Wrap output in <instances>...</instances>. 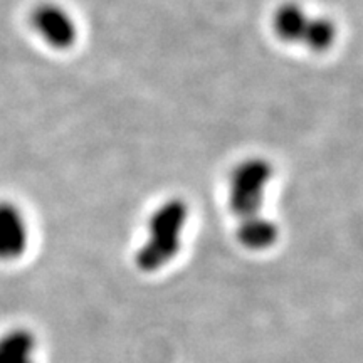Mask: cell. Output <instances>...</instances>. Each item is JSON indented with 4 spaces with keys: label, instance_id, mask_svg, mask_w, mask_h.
<instances>
[{
    "label": "cell",
    "instance_id": "obj_1",
    "mask_svg": "<svg viewBox=\"0 0 363 363\" xmlns=\"http://www.w3.org/2000/svg\"><path fill=\"white\" fill-rule=\"evenodd\" d=\"M189 222V206L182 199H169L152 212L147 235L135 254L138 269L157 272L179 256Z\"/></svg>",
    "mask_w": 363,
    "mask_h": 363
},
{
    "label": "cell",
    "instance_id": "obj_2",
    "mask_svg": "<svg viewBox=\"0 0 363 363\" xmlns=\"http://www.w3.org/2000/svg\"><path fill=\"white\" fill-rule=\"evenodd\" d=\"M272 177H274V169L266 158H246L234 167L229 177L227 202L235 219L242 220L262 214L266 190Z\"/></svg>",
    "mask_w": 363,
    "mask_h": 363
},
{
    "label": "cell",
    "instance_id": "obj_3",
    "mask_svg": "<svg viewBox=\"0 0 363 363\" xmlns=\"http://www.w3.org/2000/svg\"><path fill=\"white\" fill-rule=\"evenodd\" d=\"M30 27L45 45L66 51L78 43L79 29L74 16L57 2H39L30 11Z\"/></svg>",
    "mask_w": 363,
    "mask_h": 363
},
{
    "label": "cell",
    "instance_id": "obj_4",
    "mask_svg": "<svg viewBox=\"0 0 363 363\" xmlns=\"http://www.w3.org/2000/svg\"><path fill=\"white\" fill-rule=\"evenodd\" d=\"M30 242V227L19 203L0 201V261L21 259Z\"/></svg>",
    "mask_w": 363,
    "mask_h": 363
},
{
    "label": "cell",
    "instance_id": "obj_5",
    "mask_svg": "<svg viewBox=\"0 0 363 363\" xmlns=\"http://www.w3.org/2000/svg\"><path fill=\"white\" fill-rule=\"evenodd\" d=\"M311 16L301 4L284 2L272 13L271 26L272 33L276 34L281 43L303 45L305 35L310 27Z\"/></svg>",
    "mask_w": 363,
    "mask_h": 363
},
{
    "label": "cell",
    "instance_id": "obj_6",
    "mask_svg": "<svg viewBox=\"0 0 363 363\" xmlns=\"http://www.w3.org/2000/svg\"><path fill=\"white\" fill-rule=\"evenodd\" d=\"M38 337L24 326L0 333V363H38Z\"/></svg>",
    "mask_w": 363,
    "mask_h": 363
},
{
    "label": "cell",
    "instance_id": "obj_7",
    "mask_svg": "<svg viewBox=\"0 0 363 363\" xmlns=\"http://www.w3.org/2000/svg\"><path fill=\"white\" fill-rule=\"evenodd\" d=\"M238 242L249 251H267L278 242L279 227L269 217L261 214L247 217V219L238 220Z\"/></svg>",
    "mask_w": 363,
    "mask_h": 363
},
{
    "label": "cell",
    "instance_id": "obj_8",
    "mask_svg": "<svg viewBox=\"0 0 363 363\" xmlns=\"http://www.w3.org/2000/svg\"><path fill=\"white\" fill-rule=\"evenodd\" d=\"M338 38V27L326 16H311L303 48L313 52H325L333 48Z\"/></svg>",
    "mask_w": 363,
    "mask_h": 363
}]
</instances>
